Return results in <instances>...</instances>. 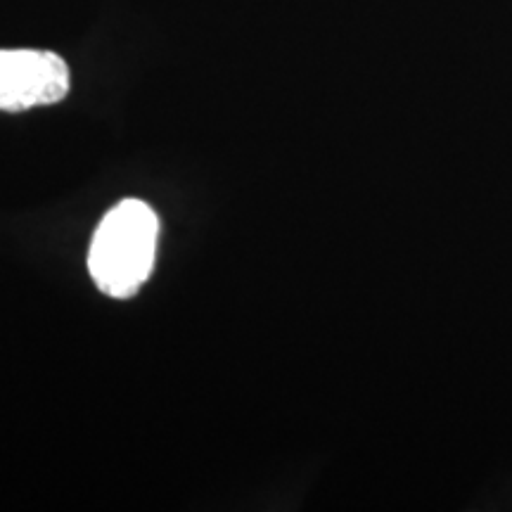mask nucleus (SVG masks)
I'll return each mask as SVG.
<instances>
[{
  "mask_svg": "<svg viewBox=\"0 0 512 512\" xmlns=\"http://www.w3.org/2000/svg\"><path fill=\"white\" fill-rule=\"evenodd\" d=\"M69 67L50 50H0V112H27L69 93Z\"/></svg>",
  "mask_w": 512,
  "mask_h": 512,
  "instance_id": "f03ea898",
  "label": "nucleus"
},
{
  "mask_svg": "<svg viewBox=\"0 0 512 512\" xmlns=\"http://www.w3.org/2000/svg\"><path fill=\"white\" fill-rule=\"evenodd\" d=\"M159 221L140 200H121L95 230L88 271L100 292L114 299L133 297L155 266Z\"/></svg>",
  "mask_w": 512,
  "mask_h": 512,
  "instance_id": "f257e3e1",
  "label": "nucleus"
}]
</instances>
